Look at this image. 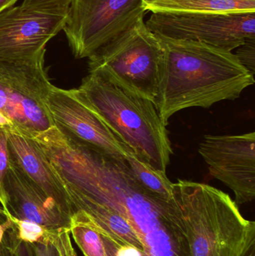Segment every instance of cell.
<instances>
[{
	"instance_id": "cell-1",
	"label": "cell",
	"mask_w": 255,
	"mask_h": 256,
	"mask_svg": "<svg viewBox=\"0 0 255 256\" xmlns=\"http://www.w3.org/2000/svg\"><path fill=\"white\" fill-rule=\"evenodd\" d=\"M45 154L64 185L109 208L130 224L145 256H190L181 219L172 200L150 192L120 160L60 132Z\"/></svg>"
},
{
	"instance_id": "cell-2",
	"label": "cell",
	"mask_w": 255,
	"mask_h": 256,
	"mask_svg": "<svg viewBox=\"0 0 255 256\" xmlns=\"http://www.w3.org/2000/svg\"><path fill=\"white\" fill-rule=\"evenodd\" d=\"M155 34L162 56L154 103L166 126L179 111L236 100L255 84L254 74L230 51Z\"/></svg>"
},
{
	"instance_id": "cell-3",
	"label": "cell",
	"mask_w": 255,
	"mask_h": 256,
	"mask_svg": "<svg viewBox=\"0 0 255 256\" xmlns=\"http://www.w3.org/2000/svg\"><path fill=\"white\" fill-rule=\"evenodd\" d=\"M77 90L127 149L150 166L166 172L173 149L153 100L100 70L89 72Z\"/></svg>"
},
{
	"instance_id": "cell-4",
	"label": "cell",
	"mask_w": 255,
	"mask_h": 256,
	"mask_svg": "<svg viewBox=\"0 0 255 256\" xmlns=\"http://www.w3.org/2000/svg\"><path fill=\"white\" fill-rule=\"evenodd\" d=\"M190 256H243L255 244V222L244 218L229 194L206 184L179 180L171 198Z\"/></svg>"
},
{
	"instance_id": "cell-5",
	"label": "cell",
	"mask_w": 255,
	"mask_h": 256,
	"mask_svg": "<svg viewBox=\"0 0 255 256\" xmlns=\"http://www.w3.org/2000/svg\"><path fill=\"white\" fill-rule=\"evenodd\" d=\"M44 57L31 61L0 58V127L33 138L55 126L46 105L52 84Z\"/></svg>"
},
{
	"instance_id": "cell-6",
	"label": "cell",
	"mask_w": 255,
	"mask_h": 256,
	"mask_svg": "<svg viewBox=\"0 0 255 256\" xmlns=\"http://www.w3.org/2000/svg\"><path fill=\"white\" fill-rule=\"evenodd\" d=\"M162 48L141 18L88 58V72H106L115 80L154 102Z\"/></svg>"
},
{
	"instance_id": "cell-7",
	"label": "cell",
	"mask_w": 255,
	"mask_h": 256,
	"mask_svg": "<svg viewBox=\"0 0 255 256\" xmlns=\"http://www.w3.org/2000/svg\"><path fill=\"white\" fill-rule=\"evenodd\" d=\"M146 12L142 0H73L63 31L75 58H88Z\"/></svg>"
},
{
	"instance_id": "cell-8",
	"label": "cell",
	"mask_w": 255,
	"mask_h": 256,
	"mask_svg": "<svg viewBox=\"0 0 255 256\" xmlns=\"http://www.w3.org/2000/svg\"><path fill=\"white\" fill-rule=\"evenodd\" d=\"M145 24L154 34L203 42L230 52L255 39V12L153 13Z\"/></svg>"
},
{
	"instance_id": "cell-9",
	"label": "cell",
	"mask_w": 255,
	"mask_h": 256,
	"mask_svg": "<svg viewBox=\"0 0 255 256\" xmlns=\"http://www.w3.org/2000/svg\"><path fill=\"white\" fill-rule=\"evenodd\" d=\"M199 152L211 176L233 191L238 206L255 200V132L205 136L199 143Z\"/></svg>"
},
{
	"instance_id": "cell-10",
	"label": "cell",
	"mask_w": 255,
	"mask_h": 256,
	"mask_svg": "<svg viewBox=\"0 0 255 256\" xmlns=\"http://www.w3.org/2000/svg\"><path fill=\"white\" fill-rule=\"evenodd\" d=\"M46 105L55 127L111 158L126 160L128 149L87 104L77 88L66 90L52 85Z\"/></svg>"
},
{
	"instance_id": "cell-11",
	"label": "cell",
	"mask_w": 255,
	"mask_h": 256,
	"mask_svg": "<svg viewBox=\"0 0 255 256\" xmlns=\"http://www.w3.org/2000/svg\"><path fill=\"white\" fill-rule=\"evenodd\" d=\"M66 21L67 15L9 8L0 13V58L31 61L45 55L46 44Z\"/></svg>"
},
{
	"instance_id": "cell-12",
	"label": "cell",
	"mask_w": 255,
	"mask_h": 256,
	"mask_svg": "<svg viewBox=\"0 0 255 256\" xmlns=\"http://www.w3.org/2000/svg\"><path fill=\"white\" fill-rule=\"evenodd\" d=\"M4 190L7 210L10 214H16V219L33 221L47 230L70 228L72 215L42 190L10 158Z\"/></svg>"
},
{
	"instance_id": "cell-13",
	"label": "cell",
	"mask_w": 255,
	"mask_h": 256,
	"mask_svg": "<svg viewBox=\"0 0 255 256\" xmlns=\"http://www.w3.org/2000/svg\"><path fill=\"white\" fill-rule=\"evenodd\" d=\"M10 158L49 197L73 214L65 186L32 137L5 128Z\"/></svg>"
},
{
	"instance_id": "cell-14",
	"label": "cell",
	"mask_w": 255,
	"mask_h": 256,
	"mask_svg": "<svg viewBox=\"0 0 255 256\" xmlns=\"http://www.w3.org/2000/svg\"><path fill=\"white\" fill-rule=\"evenodd\" d=\"M65 186V185H64ZM73 212L82 210L91 216L103 230L115 237L119 238L127 244L143 251L142 243L130 224L122 216L106 206L96 202L69 186H65Z\"/></svg>"
},
{
	"instance_id": "cell-15",
	"label": "cell",
	"mask_w": 255,
	"mask_h": 256,
	"mask_svg": "<svg viewBox=\"0 0 255 256\" xmlns=\"http://www.w3.org/2000/svg\"><path fill=\"white\" fill-rule=\"evenodd\" d=\"M152 13H231L255 12V0H142Z\"/></svg>"
},
{
	"instance_id": "cell-16",
	"label": "cell",
	"mask_w": 255,
	"mask_h": 256,
	"mask_svg": "<svg viewBox=\"0 0 255 256\" xmlns=\"http://www.w3.org/2000/svg\"><path fill=\"white\" fill-rule=\"evenodd\" d=\"M70 233L69 228L48 230L38 242H22L13 236L7 244L13 256H78Z\"/></svg>"
},
{
	"instance_id": "cell-17",
	"label": "cell",
	"mask_w": 255,
	"mask_h": 256,
	"mask_svg": "<svg viewBox=\"0 0 255 256\" xmlns=\"http://www.w3.org/2000/svg\"><path fill=\"white\" fill-rule=\"evenodd\" d=\"M70 232L85 256H106L100 225L82 210H75L70 218Z\"/></svg>"
},
{
	"instance_id": "cell-18",
	"label": "cell",
	"mask_w": 255,
	"mask_h": 256,
	"mask_svg": "<svg viewBox=\"0 0 255 256\" xmlns=\"http://www.w3.org/2000/svg\"><path fill=\"white\" fill-rule=\"evenodd\" d=\"M126 162L136 180L145 189L166 201L171 200L173 183L168 178L166 172L150 166L129 149Z\"/></svg>"
},
{
	"instance_id": "cell-19",
	"label": "cell",
	"mask_w": 255,
	"mask_h": 256,
	"mask_svg": "<svg viewBox=\"0 0 255 256\" xmlns=\"http://www.w3.org/2000/svg\"><path fill=\"white\" fill-rule=\"evenodd\" d=\"M100 232L106 256H145L143 251L127 244L119 238L103 230L100 226Z\"/></svg>"
},
{
	"instance_id": "cell-20",
	"label": "cell",
	"mask_w": 255,
	"mask_h": 256,
	"mask_svg": "<svg viewBox=\"0 0 255 256\" xmlns=\"http://www.w3.org/2000/svg\"><path fill=\"white\" fill-rule=\"evenodd\" d=\"M73 0H23L21 7L30 10L67 15Z\"/></svg>"
},
{
	"instance_id": "cell-21",
	"label": "cell",
	"mask_w": 255,
	"mask_h": 256,
	"mask_svg": "<svg viewBox=\"0 0 255 256\" xmlns=\"http://www.w3.org/2000/svg\"><path fill=\"white\" fill-rule=\"evenodd\" d=\"M10 220L17 227L18 234L16 238L22 242H29V243L38 242L45 236L48 230L47 228L33 221L18 220L13 218L11 214H10Z\"/></svg>"
},
{
	"instance_id": "cell-22",
	"label": "cell",
	"mask_w": 255,
	"mask_h": 256,
	"mask_svg": "<svg viewBox=\"0 0 255 256\" xmlns=\"http://www.w3.org/2000/svg\"><path fill=\"white\" fill-rule=\"evenodd\" d=\"M10 161L7 135L5 128L0 127V203L6 212L7 210V201L4 190V180Z\"/></svg>"
},
{
	"instance_id": "cell-23",
	"label": "cell",
	"mask_w": 255,
	"mask_h": 256,
	"mask_svg": "<svg viewBox=\"0 0 255 256\" xmlns=\"http://www.w3.org/2000/svg\"><path fill=\"white\" fill-rule=\"evenodd\" d=\"M255 39L247 40L244 44L237 48V58L240 62L252 74L255 75Z\"/></svg>"
},
{
	"instance_id": "cell-24",
	"label": "cell",
	"mask_w": 255,
	"mask_h": 256,
	"mask_svg": "<svg viewBox=\"0 0 255 256\" xmlns=\"http://www.w3.org/2000/svg\"><path fill=\"white\" fill-rule=\"evenodd\" d=\"M18 0H0V13L12 7Z\"/></svg>"
},
{
	"instance_id": "cell-25",
	"label": "cell",
	"mask_w": 255,
	"mask_h": 256,
	"mask_svg": "<svg viewBox=\"0 0 255 256\" xmlns=\"http://www.w3.org/2000/svg\"><path fill=\"white\" fill-rule=\"evenodd\" d=\"M11 224V220H10V218L9 216V219L6 222H4V224H0V244H1L3 237H4V232L7 231V228H10V224Z\"/></svg>"
},
{
	"instance_id": "cell-26",
	"label": "cell",
	"mask_w": 255,
	"mask_h": 256,
	"mask_svg": "<svg viewBox=\"0 0 255 256\" xmlns=\"http://www.w3.org/2000/svg\"><path fill=\"white\" fill-rule=\"evenodd\" d=\"M0 256H13L11 250H10V248H9L8 244L6 246L5 244H0Z\"/></svg>"
},
{
	"instance_id": "cell-27",
	"label": "cell",
	"mask_w": 255,
	"mask_h": 256,
	"mask_svg": "<svg viewBox=\"0 0 255 256\" xmlns=\"http://www.w3.org/2000/svg\"><path fill=\"white\" fill-rule=\"evenodd\" d=\"M243 256H255V244L253 245Z\"/></svg>"
}]
</instances>
